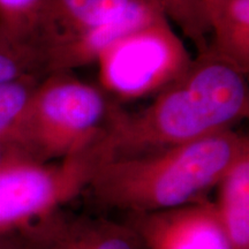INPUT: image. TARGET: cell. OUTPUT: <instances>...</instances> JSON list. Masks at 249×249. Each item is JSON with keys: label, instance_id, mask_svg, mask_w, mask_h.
Wrapping results in <instances>:
<instances>
[{"label": "cell", "instance_id": "16", "mask_svg": "<svg viewBox=\"0 0 249 249\" xmlns=\"http://www.w3.org/2000/svg\"><path fill=\"white\" fill-rule=\"evenodd\" d=\"M49 216L18 232L22 249H70L55 232Z\"/></svg>", "mask_w": 249, "mask_h": 249}, {"label": "cell", "instance_id": "2", "mask_svg": "<svg viewBox=\"0 0 249 249\" xmlns=\"http://www.w3.org/2000/svg\"><path fill=\"white\" fill-rule=\"evenodd\" d=\"M249 141L227 129L147 154L104 160L88 185L99 205L155 213L204 201L245 154Z\"/></svg>", "mask_w": 249, "mask_h": 249}, {"label": "cell", "instance_id": "9", "mask_svg": "<svg viewBox=\"0 0 249 249\" xmlns=\"http://www.w3.org/2000/svg\"><path fill=\"white\" fill-rule=\"evenodd\" d=\"M204 6L210 27L205 50L248 74L249 0H204Z\"/></svg>", "mask_w": 249, "mask_h": 249}, {"label": "cell", "instance_id": "5", "mask_svg": "<svg viewBox=\"0 0 249 249\" xmlns=\"http://www.w3.org/2000/svg\"><path fill=\"white\" fill-rule=\"evenodd\" d=\"M193 59L170 21L160 17L99 55V85L108 97L124 102L151 97L179 79Z\"/></svg>", "mask_w": 249, "mask_h": 249}, {"label": "cell", "instance_id": "7", "mask_svg": "<svg viewBox=\"0 0 249 249\" xmlns=\"http://www.w3.org/2000/svg\"><path fill=\"white\" fill-rule=\"evenodd\" d=\"M160 17L165 15L155 0H135L116 17L51 52L45 61V74L91 65L117 40Z\"/></svg>", "mask_w": 249, "mask_h": 249}, {"label": "cell", "instance_id": "14", "mask_svg": "<svg viewBox=\"0 0 249 249\" xmlns=\"http://www.w3.org/2000/svg\"><path fill=\"white\" fill-rule=\"evenodd\" d=\"M167 20L180 28L192 40L198 53L209 43L210 27L203 0H155Z\"/></svg>", "mask_w": 249, "mask_h": 249}, {"label": "cell", "instance_id": "13", "mask_svg": "<svg viewBox=\"0 0 249 249\" xmlns=\"http://www.w3.org/2000/svg\"><path fill=\"white\" fill-rule=\"evenodd\" d=\"M43 77L38 74H27L0 83V142L12 145L28 105Z\"/></svg>", "mask_w": 249, "mask_h": 249}, {"label": "cell", "instance_id": "1", "mask_svg": "<svg viewBox=\"0 0 249 249\" xmlns=\"http://www.w3.org/2000/svg\"><path fill=\"white\" fill-rule=\"evenodd\" d=\"M247 75L205 50L141 111L114 108L99 142L107 160L196 141L232 129L249 113Z\"/></svg>", "mask_w": 249, "mask_h": 249}, {"label": "cell", "instance_id": "12", "mask_svg": "<svg viewBox=\"0 0 249 249\" xmlns=\"http://www.w3.org/2000/svg\"><path fill=\"white\" fill-rule=\"evenodd\" d=\"M48 4L49 0H0V30L38 51L37 38Z\"/></svg>", "mask_w": 249, "mask_h": 249}, {"label": "cell", "instance_id": "17", "mask_svg": "<svg viewBox=\"0 0 249 249\" xmlns=\"http://www.w3.org/2000/svg\"><path fill=\"white\" fill-rule=\"evenodd\" d=\"M0 249H22L18 233L0 234Z\"/></svg>", "mask_w": 249, "mask_h": 249}, {"label": "cell", "instance_id": "19", "mask_svg": "<svg viewBox=\"0 0 249 249\" xmlns=\"http://www.w3.org/2000/svg\"><path fill=\"white\" fill-rule=\"evenodd\" d=\"M203 1H204V0H203Z\"/></svg>", "mask_w": 249, "mask_h": 249}, {"label": "cell", "instance_id": "18", "mask_svg": "<svg viewBox=\"0 0 249 249\" xmlns=\"http://www.w3.org/2000/svg\"><path fill=\"white\" fill-rule=\"evenodd\" d=\"M17 152H21V151L18 150L17 148L7 144V143L0 142V165L4 163L5 160H7L11 156L17 154Z\"/></svg>", "mask_w": 249, "mask_h": 249}, {"label": "cell", "instance_id": "11", "mask_svg": "<svg viewBox=\"0 0 249 249\" xmlns=\"http://www.w3.org/2000/svg\"><path fill=\"white\" fill-rule=\"evenodd\" d=\"M218 187L214 205L233 249H249V152L233 165Z\"/></svg>", "mask_w": 249, "mask_h": 249}, {"label": "cell", "instance_id": "8", "mask_svg": "<svg viewBox=\"0 0 249 249\" xmlns=\"http://www.w3.org/2000/svg\"><path fill=\"white\" fill-rule=\"evenodd\" d=\"M133 1L135 0H49L37 38L44 71L51 52L116 17Z\"/></svg>", "mask_w": 249, "mask_h": 249}, {"label": "cell", "instance_id": "4", "mask_svg": "<svg viewBox=\"0 0 249 249\" xmlns=\"http://www.w3.org/2000/svg\"><path fill=\"white\" fill-rule=\"evenodd\" d=\"M105 160L98 139L64 160L40 163L17 152L0 165V234L18 233L60 209L91 181Z\"/></svg>", "mask_w": 249, "mask_h": 249}, {"label": "cell", "instance_id": "10", "mask_svg": "<svg viewBox=\"0 0 249 249\" xmlns=\"http://www.w3.org/2000/svg\"><path fill=\"white\" fill-rule=\"evenodd\" d=\"M49 217L55 232L70 249H145L138 233L128 224L74 216L60 209Z\"/></svg>", "mask_w": 249, "mask_h": 249}, {"label": "cell", "instance_id": "15", "mask_svg": "<svg viewBox=\"0 0 249 249\" xmlns=\"http://www.w3.org/2000/svg\"><path fill=\"white\" fill-rule=\"evenodd\" d=\"M27 74L45 76L42 55L37 50L18 43L0 30V83Z\"/></svg>", "mask_w": 249, "mask_h": 249}, {"label": "cell", "instance_id": "3", "mask_svg": "<svg viewBox=\"0 0 249 249\" xmlns=\"http://www.w3.org/2000/svg\"><path fill=\"white\" fill-rule=\"evenodd\" d=\"M116 107L71 71H53L37 87L12 145L40 163L61 160L95 142Z\"/></svg>", "mask_w": 249, "mask_h": 249}, {"label": "cell", "instance_id": "6", "mask_svg": "<svg viewBox=\"0 0 249 249\" xmlns=\"http://www.w3.org/2000/svg\"><path fill=\"white\" fill-rule=\"evenodd\" d=\"M128 225L145 249H233L216 205L205 200L155 213H130Z\"/></svg>", "mask_w": 249, "mask_h": 249}]
</instances>
